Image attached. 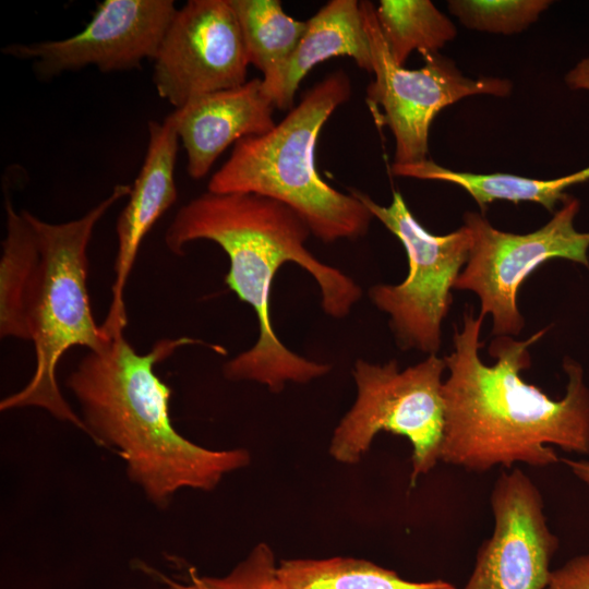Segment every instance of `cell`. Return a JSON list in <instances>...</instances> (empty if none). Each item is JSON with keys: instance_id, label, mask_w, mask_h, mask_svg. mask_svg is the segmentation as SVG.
Masks as SVG:
<instances>
[{"instance_id": "obj_11", "label": "cell", "mask_w": 589, "mask_h": 589, "mask_svg": "<svg viewBox=\"0 0 589 589\" xmlns=\"http://www.w3.org/2000/svg\"><path fill=\"white\" fill-rule=\"evenodd\" d=\"M177 12L172 0H106L73 36L33 44H11L2 53L33 60L39 77L94 65L101 72L127 71L155 59Z\"/></svg>"}, {"instance_id": "obj_4", "label": "cell", "mask_w": 589, "mask_h": 589, "mask_svg": "<svg viewBox=\"0 0 589 589\" xmlns=\"http://www.w3.org/2000/svg\"><path fill=\"white\" fill-rule=\"evenodd\" d=\"M195 344L205 345L191 337L163 338L139 353L122 334L88 351L67 380L87 434L118 453L129 479L159 508L182 489L214 490L226 474L251 461L244 448L209 449L172 425L171 388L155 366Z\"/></svg>"}, {"instance_id": "obj_18", "label": "cell", "mask_w": 589, "mask_h": 589, "mask_svg": "<svg viewBox=\"0 0 589 589\" xmlns=\"http://www.w3.org/2000/svg\"><path fill=\"white\" fill-rule=\"evenodd\" d=\"M236 13L250 64L275 74L289 59L303 35L306 21L289 16L279 0H229Z\"/></svg>"}, {"instance_id": "obj_7", "label": "cell", "mask_w": 589, "mask_h": 589, "mask_svg": "<svg viewBox=\"0 0 589 589\" xmlns=\"http://www.w3.org/2000/svg\"><path fill=\"white\" fill-rule=\"evenodd\" d=\"M349 191L397 237L408 257L407 277L397 285L370 287L371 302L388 315L400 349L437 354L442 323L453 300L452 289L471 248L470 230L464 225L447 235L435 236L414 218L399 191H394L387 206L361 191Z\"/></svg>"}, {"instance_id": "obj_3", "label": "cell", "mask_w": 589, "mask_h": 589, "mask_svg": "<svg viewBox=\"0 0 589 589\" xmlns=\"http://www.w3.org/2000/svg\"><path fill=\"white\" fill-rule=\"evenodd\" d=\"M131 185L111 193L80 218L52 224L7 199L0 256V335L33 344L35 370L27 384L0 402V410L36 407L87 434L57 381L61 358L73 347L88 351L108 341L93 315L87 249L97 223Z\"/></svg>"}, {"instance_id": "obj_17", "label": "cell", "mask_w": 589, "mask_h": 589, "mask_svg": "<svg viewBox=\"0 0 589 589\" xmlns=\"http://www.w3.org/2000/svg\"><path fill=\"white\" fill-rule=\"evenodd\" d=\"M277 574L288 589H457L442 579L406 580L392 569L353 557L284 560Z\"/></svg>"}, {"instance_id": "obj_21", "label": "cell", "mask_w": 589, "mask_h": 589, "mask_svg": "<svg viewBox=\"0 0 589 589\" xmlns=\"http://www.w3.org/2000/svg\"><path fill=\"white\" fill-rule=\"evenodd\" d=\"M549 0H450L449 12L469 29L512 35L533 24Z\"/></svg>"}, {"instance_id": "obj_10", "label": "cell", "mask_w": 589, "mask_h": 589, "mask_svg": "<svg viewBox=\"0 0 589 589\" xmlns=\"http://www.w3.org/2000/svg\"><path fill=\"white\" fill-rule=\"evenodd\" d=\"M249 61L229 0H190L177 10L154 59L153 83L175 109L244 84Z\"/></svg>"}, {"instance_id": "obj_22", "label": "cell", "mask_w": 589, "mask_h": 589, "mask_svg": "<svg viewBox=\"0 0 589 589\" xmlns=\"http://www.w3.org/2000/svg\"><path fill=\"white\" fill-rule=\"evenodd\" d=\"M545 589H589V553L553 569Z\"/></svg>"}, {"instance_id": "obj_2", "label": "cell", "mask_w": 589, "mask_h": 589, "mask_svg": "<svg viewBox=\"0 0 589 589\" xmlns=\"http://www.w3.org/2000/svg\"><path fill=\"white\" fill-rule=\"evenodd\" d=\"M310 235L306 223L276 200L211 191L181 206L167 228L165 243L177 255L193 241L217 243L229 259L226 284L256 315L257 339L224 364L227 380L255 382L279 393L288 383L305 384L330 372V364L288 349L275 333L271 316L273 280L288 262L313 277L323 311L333 318L346 317L362 296L350 276L309 251L305 243Z\"/></svg>"}, {"instance_id": "obj_5", "label": "cell", "mask_w": 589, "mask_h": 589, "mask_svg": "<svg viewBox=\"0 0 589 589\" xmlns=\"http://www.w3.org/2000/svg\"><path fill=\"white\" fill-rule=\"evenodd\" d=\"M350 95L346 72L326 75L268 132L239 140L212 176L207 191L254 193L276 200L293 209L325 243L363 237L372 214L356 195L326 183L314 158L323 125Z\"/></svg>"}, {"instance_id": "obj_20", "label": "cell", "mask_w": 589, "mask_h": 589, "mask_svg": "<svg viewBox=\"0 0 589 589\" xmlns=\"http://www.w3.org/2000/svg\"><path fill=\"white\" fill-rule=\"evenodd\" d=\"M178 570L166 574L143 566L148 575L167 589H288L279 579L275 554L264 542L256 544L230 572L221 576L202 574L193 565H180Z\"/></svg>"}, {"instance_id": "obj_6", "label": "cell", "mask_w": 589, "mask_h": 589, "mask_svg": "<svg viewBox=\"0 0 589 589\" xmlns=\"http://www.w3.org/2000/svg\"><path fill=\"white\" fill-rule=\"evenodd\" d=\"M444 358L429 354L404 370L358 359L352 369L356 399L333 432L329 455L357 464L381 431L406 437L412 446L411 485L441 461L445 409Z\"/></svg>"}, {"instance_id": "obj_13", "label": "cell", "mask_w": 589, "mask_h": 589, "mask_svg": "<svg viewBox=\"0 0 589 589\" xmlns=\"http://www.w3.org/2000/svg\"><path fill=\"white\" fill-rule=\"evenodd\" d=\"M147 127L148 145L144 161L116 224L118 248L111 303L100 324L109 339L122 335L128 325L124 291L140 245L178 197L175 166L180 140L173 113L163 122L149 120Z\"/></svg>"}, {"instance_id": "obj_23", "label": "cell", "mask_w": 589, "mask_h": 589, "mask_svg": "<svg viewBox=\"0 0 589 589\" xmlns=\"http://www.w3.org/2000/svg\"><path fill=\"white\" fill-rule=\"evenodd\" d=\"M565 83L572 89L589 91V57L581 59L567 72Z\"/></svg>"}, {"instance_id": "obj_12", "label": "cell", "mask_w": 589, "mask_h": 589, "mask_svg": "<svg viewBox=\"0 0 589 589\" xmlns=\"http://www.w3.org/2000/svg\"><path fill=\"white\" fill-rule=\"evenodd\" d=\"M491 506L493 533L479 548L462 589H545L558 539L546 524L540 490L510 468L495 481Z\"/></svg>"}, {"instance_id": "obj_9", "label": "cell", "mask_w": 589, "mask_h": 589, "mask_svg": "<svg viewBox=\"0 0 589 589\" xmlns=\"http://www.w3.org/2000/svg\"><path fill=\"white\" fill-rule=\"evenodd\" d=\"M372 55L374 80L366 88V101L378 125H387L395 139L394 164L423 161L429 152L433 119L445 107L473 95L504 97L512 83L500 77L470 79L438 52L422 53L424 64L408 70L394 62L370 1H360Z\"/></svg>"}, {"instance_id": "obj_1", "label": "cell", "mask_w": 589, "mask_h": 589, "mask_svg": "<svg viewBox=\"0 0 589 589\" xmlns=\"http://www.w3.org/2000/svg\"><path fill=\"white\" fill-rule=\"evenodd\" d=\"M483 316L466 310L455 327L453 350L444 357L445 409L441 461L467 471L484 472L517 462L545 467L558 462L551 445L568 453L589 454V387L581 365L565 357V394L549 397L527 383L521 371L531 365L529 348L548 328L526 340L496 336L489 352L492 365L480 357Z\"/></svg>"}, {"instance_id": "obj_14", "label": "cell", "mask_w": 589, "mask_h": 589, "mask_svg": "<svg viewBox=\"0 0 589 589\" xmlns=\"http://www.w3.org/2000/svg\"><path fill=\"white\" fill-rule=\"evenodd\" d=\"M274 105L262 79L201 96L175 109L179 140L187 155V172L205 177L221 153L239 140L261 135L276 124Z\"/></svg>"}, {"instance_id": "obj_24", "label": "cell", "mask_w": 589, "mask_h": 589, "mask_svg": "<svg viewBox=\"0 0 589 589\" xmlns=\"http://www.w3.org/2000/svg\"><path fill=\"white\" fill-rule=\"evenodd\" d=\"M562 461L570 469V471L584 483L589 485V461L574 460L563 458Z\"/></svg>"}, {"instance_id": "obj_15", "label": "cell", "mask_w": 589, "mask_h": 589, "mask_svg": "<svg viewBox=\"0 0 589 589\" xmlns=\"http://www.w3.org/2000/svg\"><path fill=\"white\" fill-rule=\"evenodd\" d=\"M349 57L360 69L372 72V55L360 2L332 0L310 20L293 52L272 76L262 79L275 109L289 111L305 75L318 63Z\"/></svg>"}, {"instance_id": "obj_19", "label": "cell", "mask_w": 589, "mask_h": 589, "mask_svg": "<svg viewBox=\"0 0 589 589\" xmlns=\"http://www.w3.org/2000/svg\"><path fill=\"white\" fill-rule=\"evenodd\" d=\"M375 15L394 62L401 67L412 51L438 52L457 34L430 0H381Z\"/></svg>"}, {"instance_id": "obj_16", "label": "cell", "mask_w": 589, "mask_h": 589, "mask_svg": "<svg viewBox=\"0 0 589 589\" xmlns=\"http://www.w3.org/2000/svg\"><path fill=\"white\" fill-rule=\"evenodd\" d=\"M395 176L454 183L464 189L484 212L494 201L534 202L552 212L567 196L573 184L589 180V167L556 179H533L509 173H471L456 171L430 159L420 163L393 164Z\"/></svg>"}, {"instance_id": "obj_8", "label": "cell", "mask_w": 589, "mask_h": 589, "mask_svg": "<svg viewBox=\"0 0 589 589\" xmlns=\"http://www.w3.org/2000/svg\"><path fill=\"white\" fill-rule=\"evenodd\" d=\"M562 204L543 227L525 235L496 229L479 213L464 215L472 243L454 289L477 294L480 314L491 315L495 337L517 336L522 330L518 289L540 265L562 259L589 268V232L574 226L580 203L567 195Z\"/></svg>"}]
</instances>
